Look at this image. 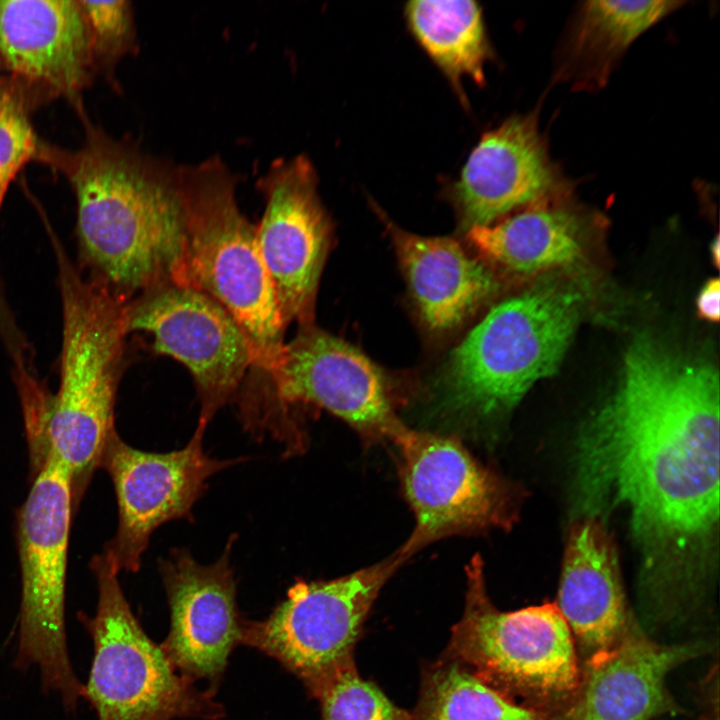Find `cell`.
<instances>
[{"label": "cell", "mask_w": 720, "mask_h": 720, "mask_svg": "<svg viewBox=\"0 0 720 720\" xmlns=\"http://www.w3.org/2000/svg\"><path fill=\"white\" fill-rule=\"evenodd\" d=\"M577 516L627 512L642 613L688 618L711 580L719 526V375L648 337L585 422L573 454Z\"/></svg>", "instance_id": "1"}, {"label": "cell", "mask_w": 720, "mask_h": 720, "mask_svg": "<svg viewBox=\"0 0 720 720\" xmlns=\"http://www.w3.org/2000/svg\"><path fill=\"white\" fill-rule=\"evenodd\" d=\"M76 151L46 144L42 162L76 198L78 256L91 280L129 300L173 281L186 239L178 166L90 124Z\"/></svg>", "instance_id": "2"}, {"label": "cell", "mask_w": 720, "mask_h": 720, "mask_svg": "<svg viewBox=\"0 0 720 720\" xmlns=\"http://www.w3.org/2000/svg\"><path fill=\"white\" fill-rule=\"evenodd\" d=\"M178 179L186 239L173 281L208 295L235 319L253 349L252 369L264 375L263 387L280 362L286 327L256 226L236 201L237 178L215 155L178 166Z\"/></svg>", "instance_id": "3"}, {"label": "cell", "mask_w": 720, "mask_h": 720, "mask_svg": "<svg viewBox=\"0 0 720 720\" xmlns=\"http://www.w3.org/2000/svg\"><path fill=\"white\" fill-rule=\"evenodd\" d=\"M62 305L60 384L47 422L48 453L69 470L74 504L100 467L116 431L114 409L123 368L127 300L88 278L54 233Z\"/></svg>", "instance_id": "4"}, {"label": "cell", "mask_w": 720, "mask_h": 720, "mask_svg": "<svg viewBox=\"0 0 720 720\" xmlns=\"http://www.w3.org/2000/svg\"><path fill=\"white\" fill-rule=\"evenodd\" d=\"M581 294L544 283L493 307L451 353L442 401L479 418L513 407L559 366L575 331Z\"/></svg>", "instance_id": "5"}, {"label": "cell", "mask_w": 720, "mask_h": 720, "mask_svg": "<svg viewBox=\"0 0 720 720\" xmlns=\"http://www.w3.org/2000/svg\"><path fill=\"white\" fill-rule=\"evenodd\" d=\"M466 575L464 613L445 657L547 720L573 696L581 673L572 633L556 603L503 612L486 592L479 555Z\"/></svg>", "instance_id": "6"}, {"label": "cell", "mask_w": 720, "mask_h": 720, "mask_svg": "<svg viewBox=\"0 0 720 720\" xmlns=\"http://www.w3.org/2000/svg\"><path fill=\"white\" fill-rule=\"evenodd\" d=\"M98 584L94 617L86 621L93 641L85 697L98 720H217L224 707L215 693L179 674L161 645L133 614L118 573L101 553L91 560Z\"/></svg>", "instance_id": "7"}, {"label": "cell", "mask_w": 720, "mask_h": 720, "mask_svg": "<svg viewBox=\"0 0 720 720\" xmlns=\"http://www.w3.org/2000/svg\"><path fill=\"white\" fill-rule=\"evenodd\" d=\"M68 468L48 453L17 517L21 567L17 663L34 665L43 687L72 709L83 697L69 659L65 627L68 543L73 512Z\"/></svg>", "instance_id": "8"}, {"label": "cell", "mask_w": 720, "mask_h": 720, "mask_svg": "<svg viewBox=\"0 0 720 720\" xmlns=\"http://www.w3.org/2000/svg\"><path fill=\"white\" fill-rule=\"evenodd\" d=\"M314 405L363 435L391 440L404 427L394 413L378 367L355 347L309 325L282 350L267 384L240 404L243 425L270 436L290 455L293 407Z\"/></svg>", "instance_id": "9"}, {"label": "cell", "mask_w": 720, "mask_h": 720, "mask_svg": "<svg viewBox=\"0 0 720 720\" xmlns=\"http://www.w3.org/2000/svg\"><path fill=\"white\" fill-rule=\"evenodd\" d=\"M398 555L328 581H298L262 621H245L242 643L276 659L312 696L344 668Z\"/></svg>", "instance_id": "10"}, {"label": "cell", "mask_w": 720, "mask_h": 720, "mask_svg": "<svg viewBox=\"0 0 720 720\" xmlns=\"http://www.w3.org/2000/svg\"><path fill=\"white\" fill-rule=\"evenodd\" d=\"M393 442L400 453L403 490L415 516L410 537L396 552L402 563L444 537L511 527L516 490L459 441L404 426Z\"/></svg>", "instance_id": "11"}, {"label": "cell", "mask_w": 720, "mask_h": 720, "mask_svg": "<svg viewBox=\"0 0 720 720\" xmlns=\"http://www.w3.org/2000/svg\"><path fill=\"white\" fill-rule=\"evenodd\" d=\"M123 323L126 334H150L157 353L188 368L201 402L197 426L205 429L254 365L251 344L235 319L208 295L174 281L129 299Z\"/></svg>", "instance_id": "12"}, {"label": "cell", "mask_w": 720, "mask_h": 720, "mask_svg": "<svg viewBox=\"0 0 720 720\" xmlns=\"http://www.w3.org/2000/svg\"><path fill=\"white\" fill-rule=\"evenodd\" d=\"M197 426L187 445L167 453L136 449L115 431L100 467L109 474L117 500L118 527L102 554L119 574L137 572L151 535L172 520H193L192 509L214 474L246 458L220 460L203 448Z\"/></svg>", "instance_id": "13"}, {"label": "cell", "mask_w": 720, "mask_h": 720, "mask_svg": "<svg viewBox=\"0 0 720 720\" xmlns=\"http://www.w3.org/2000/svg\"><path fill=\"white\" fill-rule=\"evenodd\" d=\"M317 174L305 155L272 162L258 180L265 210L256 226L285 327L309 325L330 242V222L317 192Z\"/></svg>", "instance_id": "14"}, {"label": "cell", "mask_w": 720, "mask_h": 720, "mask_svg": "<svg viewBox=\"0 0 720 720\" xmlns=\"http://www.w3.org/2000/svg\"><path fill=\"white\" fill-rule=\"evenodd\" d=\"M231 536L217 561L198 563L182 548L159 561L170 608L171 623L161 647L183 677L209 683L216 693L228 658L242 643L245 620L236 603V583L230 555Z\"/></svg>", "instance_id": "15"}, {"label": "cell", "mask_w": 720, "mask_h": 720, "mask_svg": "<svg viewBox=\"0 0 720 720\" xmlns=\"http://www.w3.org/2000/svg\"><path fill=\"white\" fill-rule=\"evenodd\" d=\"M709 649L703 640L657 642L637 622L615 646L581 665L573 696L547 720H651L675 713L669 674Z\"/></svg>", "instance_id": "16"}, {"label": "cell", "mask_w": 720, "mask_h": 720, "mask_svg": "<svg viewBox=\"0 0 720 720\" xmlns=\"http://www.w3.org/2000/svg\"><path fill=\"white\" fill-rule=\"evenodd\" d=\"M0 69L31 97L77 101L96 71L78 0H0Z\"/></svg>", "instance_id": "17"}, {"label": "cell", "mask_w": 720, "mask_h": 720, "mask_svg": "<svg viewBox=\"0 0 720 720\" xmlns=\"http://www.w3.org/2000/svg\"><path fill=\"white\" fill-rule=\"evenodd\" d=\"M559 178L539 133L535 113L511 117L485 133L453 196L469 228L492 224L511 210L552 193Z\"/></svg>", "instance_id": "18"}, {"label": "cell", "mask_w": 720, "mask_h": 720, "mask_svg": "<svg viewBox=\"0 0 720 720\" xmlns=\"http://www.w3.org/2000/svg\"><path fill=\"white\" fill-rule=\"evenodd\" d=\"M556 605L580 666L615 646L637 623L628 607L616 545L606 523L577 516L564 551Z\"/></svg>", "instance_id": "19"}, {"label": "cell", "mask_w": 720, "mask_h": 720, "mask_svg": "<svg viewBox=\"0 0 720 720\" xmlns=\"http://www.w3.org/2000/svg\"><path fill=\"white\" fill-rule=\"evenodd\" d=\"M388 224L421 317L431 330L460 325L495 291L488 267L457 241L419 236Z\"/></svg>", "instance_id": "20"}, {"label": "cell", "mask_w": 720, "mask_h": 720, "mask_svg": "<svg viewBox=\"0 0 720 720\" xmlns=\"http://www.w3.org/2000/svg\"><path fill=\"white\" fill-rule=\"evenodd\" d=\"M681 1H587L563 42L556 76L580 89L604 86L618 59Z\"/></svg>", "instance_id": "21"}, {"label": "cell", "mask_w": 720, "mask_h": 720, "mask_svg": "<svg viewBox=\"0 0 720 720\" xmlns=\"http://www.w3.org/2000/svg\"><path fill=\"white\" fill-rule=\"evenodd\" d=\"M581 223L562 208L522 211L498 224L469 228L470 242L488 260L531 273L572 262L580 248Z\"/></svg>", "instance_id": "22"}, {"label": "cell", "mask_w": 720, "mask_h": 720, "mask_svg": "<svg viewBox=\"0 0 720 720\" xmlns=\"http://www.w3.org/2000/svg\"><path fill=\"white\" fill-rule=\"evenodd\" d=\"M405 14L417 41L458 90L463 76L484 83L489 45L476 2L410 1Z\"/></svg>", "instance_id": "23"}, {"label": "cell", "mask_w": 720, "mask_h": 720, "mask_svg": "<svg viewBox=\"0 0 720 720\" xmlns=\"http://www.w3.org/2000/svg\"><path fill=\"white\" fill-rule=\"evenodd\" d=\"M410 720H546L501 694L461 662L444 657L424 673Z\"/></svg>", "instance_id": "24"}, {"label": "cell", "mask_w": 720, "mask_h": 720, "mask_svg": "<svg viewBox=\"0 0 720 720\" xmlns=\"http://www.w3.org/2000/svg\"><path fill=\"white\" fill-rule=\"evenodd\" d=\"M31 103L27 90L0 69V212L18 172L28 162L43 159L46 144L31 123Z\"/></svg>", "instance_id": "25"}, {"label": "cell", "mask_w": 720, "mask_h": 720, "mask_svg": "<svg viewBox=\"0 0 720 720\" xmlns=\"http://www.w3.org/2000/svg\"><path fill=\"white\" fill-rule=\"evenodd\" d=\"M321 720H410L411 713L392 703L372 682L348 666L324 683L314 694Z\"/></svg>", "instance_id": "26"}, {"label": "cell", "mask_w": 720, "mask_h": 720, "mask_svg": "<svg viewBox=\"0 0 720 720\" xmlns=\"http://www.w3.org/2000/svg\"><path fill=\"white\" fill-rule=\"evenodd\" d=\"M78 2L88 30L95 70L110 72L124 56L137 49L131 3L124 0Z\"/></svg>", "instance_id": "27"}, {"label": "cell", "mask_w": 720, "mask_h": 720, "mask_svg": "<svg viewBox=\"0 0 720 720\" xmlns=\"http://www.w3.org/2000/svg\"><path fill=\"white\" fill-rule=\"evenodd\" d=\"M697 310L705 320L717 322L720 317V281L718 278L709 280L697 298Z\"/></svg>", "instance_id": "28"}, {"label": "cell", "mask_w": 720, "mask_h": 720, "mask_svg": "<svg viewBox=\"0 0 720 720\" xmlns=\"http://www.w3.org/2000/svg\"><path fill=\"white\" fill-rule=\"evenodd\" d=\"M719 250H720V245H719V239L717 237L715 239L714 243L712 244V250H711L715 265L719 264V256H720Z\"/></svg>", "instance_id": "29"}]
</instances>
